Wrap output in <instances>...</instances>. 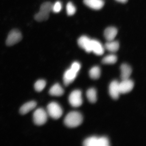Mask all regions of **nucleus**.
I'll return each mask as SVG.
<instances>
[{
  "label": "nucleus",
  "instance_id": "f257e3e1",
  "mask_svg": "<svg viewBox=\"0 0 146 146\" xmlns=\"http://www.w3.org/2000/svg\"><path fill=\"white\" fill-rule=\"evenodd\" d=\"M83 116L79 112L74 111L67 114L64 120L65 125L71 128L77 127L82 123Z\"/></svg>",
  "mask_w": 146,
  "mask_h": 146
},
{
  "label": "nucleus",
  "instance_id": "f03ea898",
  "mask_svg": "<svg viewBox=\"0 0 146 146\" xmlns=\"http://www.w3.org/2000/svg\"><path fill=\"white\" fill-rule=\"evenodd\" d=\"M52 4L50 2L43 3L41 5L39 12L35 16V19L38 22L47 21L50 12L52 11Z\"/></svg>",
  "mask_w": 146,
  "mask_h": 146
},
{
  "label": "nucleus",
  "instance_id": "7ed1b4c3",
  "mask_svg": "<svg viewBox=\"0 0 146 146\" xmlns=\"http://www.w3.org/2000/svg\"><path fill=\"white\" fill-rule=\"evenodd\" d=\"M83 144L85 146H108L110 145V142L108 139L106 137L93 136L86 139Z\"/></svg>",
  "mask_w": 146,
  "mask_h": 146
},
{
  "label": "nucleus",
  "instance_id": "20e7f679",
  "mask_svg": "<svg viewBox=\"0 0 146 146\" xmlns=\"http://www.w3.org/2000/svg\"><path fill=\"white\" fill-rule=\"evenodd\" d=\"M47 113L50 117L55 119H58L61 117L63 114L61 107L56 102H53L47 106Z\"/></svg>",
  "mask_w": 146,
  "mask_h": 146
},
{
  "label": "nucleus",
  "instance_id": "39448f33",
  "mask_svg": "<svg viewBox=\"0 0 146 146\" xmlns=\"http://www.w3.org/2000/svg\"><path fill=\"white\" fill-rule=\"evenodd\" d=\"M48 114L44 109L39 108L35 111L33 114V120L35 123L38 125H41L46 123Z\"/></svg>",
  "mask_w": 146,
  "mask_h": 146
},
{
  "label": "nucleus",
  "instance_id": "423d86ee",
  "mask_svg": "<svg viewBox=\"0 0 146 146\" xmlns=\"http://www.w3.org/2000/svg\"><path fill=\"white\" fill-rule=\"evenodd\" d=\"M22 39V35L20 31L17 29H14L8 34L6 41V44L8 46H12L19 42Z\"/></svg>",
  "mask_w": 146,
  "mask_h": 146
},
{
  "label": "nucleus",
  "instance_id": "0eeeda50",
  "mask_svg": "<svg viewBox=\"0 0 146 146\" xmlns=\"http://www.w3.org/2000/svg\"><path fill=\"white\" fill-rule=\"evenodd\" d=\"M69 101L73 107H78L81 106L83 100L81 91L77 90L72 91L69 97Z\"/></svg>",
  "mask_w": 146,
  "mask_h": 146
},
{
  "label": "nucleus",
  "instance_id": "6e6552de",
  "mask_svg": "<svg viewBox=\"0 0 146 146\" xmlns=\"http://www.w3.org/2000/svg\"><path fill=\"white\" fill-rule=\"evenodd\" d=\"M134 86V82L129 78L122 80V81L119 83L120 94H125L130 92L132 90Z\"/></svg>",
  "mask_w": 146,
  "mask_h": 146
},
{
  "label": "nucleus",
  "instance_id": "1a4fd4ad",
  "mask_svg": "<svg viewBox=\"0 0 146 146\" xmlns=\"http://www.w3.org/2000/svg\"><path fill=\"white\" fill-rule=\"evenodd\" d=\"M78 43L81 48L87 52H92L91 50V39L86 36H81L78 40Z\"/></svg>",
  "mask_w": 146,
  "mask_h": 146
},
{
  "label": "nucleus",
  "instance_id": "9d476101",
  "mask_svg": "<svg viewBox=\"0 0 146 146\" xmlns=\"http://www.w3.org/2000/svg\"><path fill=\"white\" fill-rule=\"evenodd\" d=\"M78 72L70 68L65 72L63 76V82L66 86H68L74 82L77 76Z\"/></svg>",
  "mask_w": 146,
  "mask_h": 146
},
{
  "label": "nucleus",
  "instance_id": "9b49d317",
  "mask_svg": "<svg viewBox=\"0 0 146 146\" xmlns=\"http://www.w3.org/2000/svg\"><path fill=\"white\" fill-rule=\"evenodd\" d=\"M109 93L110 96L114 100H117L120 94L119 83L116 80L113 81L110 83L109 87Z\"/></svg>",
  "mask_w": 146,
  "mask_h": 146
},
{
  "label": "nucleus",
  "instance_id": "f8f14e48",
  "mask_svg": "<svg viewBox=\"0 0 146 146\" xmlns=\"http://www.w3.org/2000/svg\"><path fill=\"white\" fill-rule=\"evenodd\" d=\"M84 3L89 8L95 10L101 9L105 4L103 0H84Z\"/></svg>",
  "mask_w": 146,
  "mask_h": 146
},
{
  "label": "nucleus",
  "instance_id": "ddd939ff",
  "mask_svg": "<svg viewBox=\"0 0 146 146\" xmlns=\"http://www.w3.org/2000/svg\"><path fill=\"white\" fill-rule=\"evenodd\" d=\"M104 47L100 42L95 39H91V50L95 54L101 56L104 52Z\"/></svg>",
  "mask_w": 146,
  "mask_h": 146
},
{
  "label": "nucleus",
  "instance_id": "4468645a",
  "mask_svg": "<svg viewBox=\"0 0 146 146\" xmlns=\"http://www.w3.org/2000/svg\"><path fill=\"white\" fill-rule=\"evenodd\" d=\"M118 31L115 27H110L106 29L104 36L108 41L113 40L117 35Z\"/></svg>",
  "mask_w": 146,
  "mask_h": 146
},
{
  "label": "nucleus",
  "instance_id": "2eb2a0df",
  "mask_svg": "<svg viewBox=\"0 0 146 146\" xmlns=\"http://www.w3.org/2000/svg\"><path fill=\"white\" fill-rule=\"evenodd\" d=\"M122 80L129 79L132 73V69L130 66L126 64H123L120 67Z\"/></svg>",
  "mask_w": 146,
  "mask_h": 146
},
{
  "label": "nucleus",
  "instance_id": "dca6fc26",
  "mask_svg": "<svg viewBox=\"0 0 146 146\" xmlns=\"http://www.w3.org/2000/svg\"><path fill=\"white\" fill-rule=\"evenodd\" d=\"M36 103L35 101H31L23 105L20 109V113L22 115L27 113L36 107Z\"/></svg>",
  "mask_w": 146,
  "mask_h": 146
},
{
  "label": "nucleus",
  "instance_id": "f3484780",
  "mask_svg": "<svg viewBox=\"0 0 146 146\" xmlns=\"http://www.w3.org/2000/svg\"><path fill=\"white\" fill-rule=\"evenodd\" d=\"M64 92L63 89L59 84H56L51 88L49 94L53 96H60L63 95Z\"/></svg>",
  "mask_w": 146,
  "mask_h": 146
},
{
  "label": "nucleus",
  "instance_id": "a211bd4d",
  "mask_svg": "<svg viewBox=\"0 0 146 146\" xmlns=\"http://www.w3.org/2000/svg\"><path fill=\"white\" fill-rule=\"evenodd\" d=\"M105 48L110 52H115L119 49V44L118 42L113 40L108 41L105 45Z\"/></svg>",
  "mask_w": 146,
  "mask_h": 146
},
{
  "label": "nucleus",
  "instance_id": "6ab92c4d",
  "mask_svg": "<svg viewBox=\"0 0 146 146\" xmlns=\"http://www.w3.org/2000/svg\"><path fill=\"white\" fill-rule=\"evenodd\" d=\"M86 96L88 99L91 103H95L97 101V93L95 89L91 88L87 90Z\"/></svg>",
  "mask_w": 146,
  "mask_h": 146
},
{
  "label": "nucleus",
  "instance_id": "aec40b11",
  "mask_svg": "<svg viewBox=\"0 0 146 146\" xmlns=\"http://www.w3.org/2000/svg\"><path fill=\"white\" fill-rule=\"evenodd\" d=\"M101 74V71L99 67L94 66L91 68L89 71V74L90 78L94 80L99 78Z\"/></svg>",
  "mask_w": 146,
  "mask_h": 146
},
{
  "label": "nucleus",
  "instance_id": "412c9836",
  "mask_svg": "<svg viewBox=\"0 0 146 146\" xmlns=\"http://www.w3.org/2000/svg\"><path fill=\"white\" fill-rule=\"evenodd\" d=\"M117 58L114 54H110L105 56L102 60V63L106 64H112L116 62Z\"/></svg>",
  "mask_w": 146,
  "mask_h": 146
},
{
  "label": "nucleus",
  "instance_id": "4be33fe9",
  "mask_svg": "<svg viewBox=\"0 0 146 146\" xmlns=\"http://www.w3.org/2000/svg\"><path fill=\"white\" fill-rule=\"evenodd\" d=\"M46 85V82L44 80H39L36 81L35 84V89L37 92H41L44 88Z\"/></svg>",
  "mask_w": 146,
  "mask_h": 146
},
{
  "label": "nucleus",
  "instance_id": "5701e85b",
  "mask_svg": "<svg viewBox=\"0 0 146 146\" xmlns=\"http://www.w3.org/2000/svg\"><path fill=\"white\" fill-rule=\"evenodd\" d=\"M66 9L67 13L69 16H72L76 13V7L71 2L67 3Z\"/></svg>",
  "mask_w": 146,
  "mask_h": 146
},
{
  "label": "nucleus",
  "instance_id": "b1692460",
  "mask_svg": "<svg viewBox=\"0 0 146 146\" xmlns=\"http://www.w3.org/2000/svg\"><path fill=\"white\" fill-rule=\"evenodd\" d=\"M62 7V6L61 2L56 1L54 5H52V11L55 13H58L61 11Z\"/></svg>",
  "mask_w": 146,
  "mask_h": 146
},
{
  "label": "nucleus",
  "instance_id": "393cba45",
  "mask_svg": "<svg viewBox=\"0 0 146 146\" xmlns=\"http://www.w3.org/2000/svg\"><path fill=\"white\" fill-rule=\"evenodd\" d=\"M81 68V64L78 62H74V63H72L70 67V68L78 72H79Z\"/></svg>",
  "mask_w": 146,
  "mask_h": 146
},
{
  "label": "nucleus",
  "instance_id": "a878e982",
  "mask_svg": "<svg viewBox=\"0 0 146 146\" xmlns=\"http://www.w3.org/2000/svg\"><path fill=\"white\" fill-rule=\"evenodd\" d=\"M116 1L121 3H125L128 1V0H116Z\"/></svg>",
  "mask_w": 146,
  "mask_h": 146
}]
</instances>
